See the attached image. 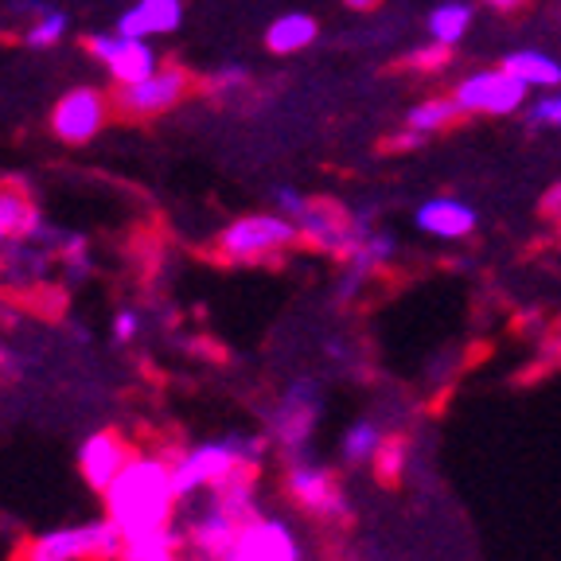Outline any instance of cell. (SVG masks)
Masks as SVG:
<instances>
[{
	"label": "cell",
	"instance_id": "27",
	"mask_svg": "<svg viewBox=\"0 0 561 561\" xmlns=\"http://www.w3.org/2000/svg\"><path fill=\"white\" fill-rule=\"evenodd\" d=\"M245 87H250V70L238 67V62H227V67H219L207 82H203V90H207V94H215V98L242 94Z\"/></svg>",
	"mask_w": 561,
	"mask_h": 561
},
{
	"label": "cell",
	"instance_id": "18",
	"mask_svg": "<svg viewBox=\"0 0 561 561\" xmlns=\"http://www.w3.org/2000/svg\"><path fill=\"white\" fill-rule=\"evenodd\" d=\"M187 558V535L184 526H160L145 535H129L122 546V561H184Z\"/></svg>",
	"mask_w": 561,
	"mask_h": 561
},
{
	"label": "cell",
	"instance_id": "32",
	"mask_svg": "<svg viewBox=\"0 0 561 561\" xmlns=\"http://www.w3.org/2000/svg\"><path fill=\"white\" fill-rule=\"evenodd\" d=\"M491 12H503V16H511V12H523L530 0H483Z\"/></svg>",
	"mask_w": 561,
	"mask_h": 561
},
{
	"label": "cell",
	"instance_id": "1",
	"mask_svg": "<svg viewBox=\"0 0 561 561\" xmlns=\"http://www.w3.org/2000/svg\"><path fill=\"white\" fill-rule=\"evenodd\" d=\"M102 503L105 518L125 538L172 526L175 511L184 507L180 488H175L172 448H152V453H140L137 448V456L122 468V476L102 491Z\"/></svg>",
	"mask_w": 561,
	"mask_h": 561
},
{
	"label": "cell",
	"instance_id": "13",
	"mask_svg": "<svg viewBox=\"0 0 561 561\" xmlns=\"http://www.w3.org/2000/svg\"><path fill=\"white\" fill-rule=\"evenodd\" d=\"M394 257H398V238L390 234V230H370V234L363 238L355 250H351L347 262H343L335 300H340V305H351V300L359 297V293L367 289L378 273L390 270V262H394Z\"/></svg>",
	"mask_w": 561,
	"mask_h": 561
},
{
	"label": "cell",
	"instance_id": "2",
	"mask_svg": "<svg viewBox=\"0 0 561 561\" xmlns=\"http://www.w3.org/2000/svg\"><path fill=\"white\" fill-rule=\"evenodd\" d=\"M270 448L273 440L265 433H230V437L219 440H199V445L172 448L180 500L192 503L199 495H207V491L222 488L242 468H262L270 460Z\"/></svg>",
	"mask_w": 561,
	"mask_h": 561
},
{
	"label": "cell",
	"instance_id": "31",
	"mask_svg": "<svg viewBox=\"0 0 561 561\" xmlns=\"http://www.w3.org/2000/svg\"><path fill=\"white\" fill-rule=\"evenodd\" d=\"M425 140L430 137H421V133H413V129H398V137L390 140V149H398V152H413V149H421V145H425Z\"/></svg>",
	"mask_w": 561,
	"mask_h": 561
},
{
	"label": "cell",
	"instance_id": "20",
	"mask_svg": "<svg viewBox=\"0 0 561 561\" xmlns=\"http://www.w3.org/2000/svg\"><path fill=\"white\" fill-rule=\"evenodd\" d=\"M465 122V110L456 105L453 94H430L421 98V102H413L410 110H405V129L421 133V137H437V133H448L456 129V125Z\"/></svg>",
	"mask_w": 561,
	"mask_h": 561
},
{
	"label": "cell",
	"instance_id": "25",
	"mask_svg": "<svg viewBox=\"0 0 561 561\" xmlns=\"http://www.w3.org/2000/svg\"><path fill=\"white\" fill-rule=\"evenodd\" d=\"M405 456H410V440L402 437V433H386V440H382V448H378V456H375V476L386 483V488H394L398 480H402V472H405Z\"/></svg>",
	"mask_w": 561,
	"mask_h": 561
},
{
	"label": "cell",
	"instance_id": "4",
	"mask_svg": "<svg viewBox=\"0 0 561 561\" xmlns=\"http://www.w3.org/2000/svg\"><path fill=\"white\" fill-rule=\"evenodd\" d=\"M122 546L125 535L102 515L24 538L12 561H122Z\"/></svg>",
	"mask_w": 561,
	"mask_h": 561
},
{
	"label": "cell",
	"instance_id": "24",
	"mask_svg": "<svg viewBox=\"0 0 561 561\" xmlns=\"http://www.w3.org/2000/svg\"><path fill=\"white\" fill-rule=\"evenodd\" d=\"M70 32V16L62 9H39L35 12V20L24 27V44L32 47V51H51V47H59L62 39H67Z\"/></svg>",
	"mask_w": 561,
	"mask_h": 561
},
{
	"label": "cell",
	"instance_id": "11",
	"mask_svg": "<svg viewBox=\"0 0 561 561\" xmlns=\"http://www.w3.org/2000/svg\"><path fill=\"white\" fill-rule=\"evenodd\" d=\"M114 117V94L102 87H70L51 105V133L62 145H90Z\"/></svg>",
	"mask_w": 561,
	"mask_h": 561
},
{
	"label": "cell",
	"instance_id": "16",
	"mask_svg": "<svg viewBox=\"0 0 561 561\" xmlns=\"http://www.w3.org/2000/svg\"><path fill=\"white\" fill-rule=\"evenodd\" d=\"M184 24V0H137L117 16V32L137 35V39H157L172 35Z\"/></svg>",
	"mask_w": 561,
	"mask_h": 561
},
{
	"label": "cell",
	"instance_id": "10",
	"mask_svg": "<svg viewBox=\"0 0 561 561\" xmlns=\"http://www.w3.org/2000/svg\"><path fill=\"white\" fill-rule=\"evenodd\" d=\"M87 55L98 62V67L110 75L114 87H129V82L149 79L152 70L160 67V51L152 47V39H137V35H122L114 32H94L87 35Z\"/></svg>",
	"mask_w": 561,
	"mask_h": 561
},
{
	"label": "cell",
	"instance_id": "23",
	"mask_svg": "<svg viewBox=\"0 0 561 561\" xmlns=\"http://www.w3.org/2000/svg\"><path fill=\"white\" fill-rule=\"evenodd\" d=\"M382 440H386L382 421H375V417L351 421L347 430H343V437H340V460L347 468L375 465V456H378V448H382Z\"/></svg>",
	"mask_w": 561,
	"mask_h": 561
},
{
	"label": "cell",
	"instance_id": "9",
	"mask_svg": "<svg viewBox=\"0 0 561 561\" xmlns=\"http://www.w3.org/2000/svg\"><path fill=\"white\" fill-rule=\"evenodd\" d=\"M526 94L530 90L503 67L472 70L453 87V98L465 110V117H515L526 110Z\"/></svg>",
	"mask_w": 561,
	"mask_h": 561
},
{
	"label": "cell",
	"instance_id": "7",
	"mask_svg": "<svg viewBox=\"0 0 561 561\" xmlns=\"http://www.w3.org/2000/svg\"><path fill=\"white\" fill-rule=\"evenodd\" d=\"M324 417V386L316 378H293L285 390H280L277 405L270 413V433L265 437L277 445V453L285 460L293 456H305L312 448L316 425Z\"/></svg>",
	"mask_w": 561,
	"mask_h": 561
},
{
	"label": "cell",
	"instance_id": "17",
	"mask_svg": "<svg viewBox=\"0 0 561 561\" xmlns=\"http://www.w3.org/2000/svg\"><path fill=\"white\" fill-rule=\"evenodd\" d=\"M44 227L47 222L27 195V187L0 180V250H9L16 238H35Z\"/></svg>",
	"mask_w": 561,
	"mask_h": 561
},
{
	"label": "cell",
	"instance_id": "28",
	"mask_svg": "<svg viewBox=\"0 0 561 561\" xmlns=\"http://www.w3.org/2000/svg\"><path fill=\"white\" fill-rule=\"evenodd\" d=\"M448 62H453V51L440 44H425V47H413L410 55L402 59L405 70H417V75H437V70H445Z\"/></svg>",
	"mask_w": 561,
	"mask_h": 561
},
{
	"label": "cell",
	"instance_id": "22",
	"mask_svg": "<svg viewBox=\"0 0 561 561\" xmlns=\"http://www.w3.org/2000/svg\"><path fill=\"white\" fill-rule=\"evenodd\" d=\"M472 20H476V12L468 0H445V4H437V9L425 16L430 44H440V47H448V51H456V47L468 39V32H472Z\"/></svg>",
	"mask_w": 561,
	"mask_h": 561
},
{
	"label": "cell",
	"instance_id": "29",
	"mask_svg": "<svg viewBox=\"0 0 561 561\" xmlns=\"http://www.w3.org/2000/svg\"><path fill=\"white\" fill-rule=\"evenodd\" d=\"M308 199H312V195H305V192H297V187H273V210H277V215H285V219H293L297 222L300 215H305V207H308Z\"/></svg>",
	"mask_w": 561,
	"mask_h": 561
},
{
	"label": "cell",
	"instance_id": "5",
	"mask_svg": "<svg viewBox=\"0 0 561 561\" xmlns=\"http://www.w3.org/2000/svg\"><path fill=\"white\" fill-rule=\"evenodd\" d=\"M300 245L312 254H328L335 262H347L351 250L375 230L367 210H351L347 203L328 199V195H312L305 215L297 219Z\"/></svg>",
	"mask_w": 561,
	"mask_h": 561
},
{
	"label": "cell",
	"instance_id": "30",
	"mask_svg": "<svg viewBox=\"0 0 561 561\" xmlns=\"http://www.w3.org/2000/svg\"><path fill=\"white\" fill-rule=\"evenodd\" d=\"M140 335V312L137 308H117L114 316V340L117 343H133Z\"/></svg>",
	"mask_w": 561,
	"mask_h": 561
},
{
	"label": "cell",
	"instance_id": "19",
	"mask_svg": "<svg viewBox=\"0 0 561 561\" xmlns=\"http://www.w3.org/2000/svg\"><path fill=\"white\" fill-rule=\"evenodd\" d=\"M503 70L515 75L526 90H558L561 87V59L538 47H518L503 59Z\"/></svg>",
	"mask_w": 561,
	"mask_h": 561
},
{
	"label": "cell",
	"instance_id": "12",
	"mask_svg": "<svg viewBox=\"0 0 561 561\" xmlns=\"http://www.w3.org/2000/svg\"><path fill=\"white\" fill-rule=\"evenodd\" d=\"M230 561H305V542L280 515H254L238 530Z\"/></svg>",
	"mask_w": 561,
	"mask_h": 561
},
{
	"label": "cell",
	"instance_id": "15",
	"mask_svg": "<svg viewBox=\"0 0 561 561\" xmlns=\"http://www.w3.org/2000/svg\"><path fill=\"white\" fill-rule=\"evenodd\" d=\"M413 227L421 234L440 238V242H465L480 227V215H476L472 203L456 199V195H433L413 210Z\"/></svg>",
	"mask_w": 561,
	"mask_h": 561
},
{
	"label": "cell",
	"instance_id": "6",
	"mask_svg": "<svg viewBox=\"0 0 561 561\" xmlns=\"http://www.w3.org/2000/svg\"><path fill=\"white\" fill-rule=\"evenodd\" d=\"M280 491H285V500L293 503L297 511H305L308 518L316 523H347L351 518V503H347V491H343L340 476L332 472L328 465L312 460V456H293L285 460V476H280Z\"/></svg>",
	"mask_w": 561,
	"mask_h": 561
},
{
	"label": "cell",
	"instance_id": "33",
	"mask_svg": "<svg viewBox=\"0 0 561 561\" xmlns=\"http://www.w3.org/2000/svg\"><path fill=\"white\" fill-rule=\"evenodd\" d=\"M343 4H347L351 12H370V9H378L382 0H343Z\"/></svg>",
	"mask_w": 561,
	"mask_h": 561
},
{
	"label": "cell",
	"instance_id": "3",
	"mask_svg": "<svg viewBox=\"0 0 561 561\" xmlns=\"http://www.w3.org/2000/svg\"><path fill=\"white\" fill-rule=\"evenodd\" d=\"M300 245V230L277 210H250L215 234V257L227 265H273Z\"/></svg>",
	"mask_w": 561,
	"mask_h": 561
},
{
	"label": "cell",
	"instance_id": "14",
	"mask_svg": "<svg viewBox=\"0 0 561 561\" xmlns=\"http://www.w3.org/2000/svg\"><path fill=\"white\" fill-rule=\"evenodd\" d=\"M133 456H137V448L122 430H98L79 445V476L94 491H105Z\"/></svg>",
	"mask_w": 561,
	"mask_h": 561
},
{
	"label": "cell",
	"instance_id": "8",
	"mask_svg": "<svg viewBox=\"0 0 561 561\" xmlns=\"http://www.w3.org/2000/svg\"><path fill=\"white\" fill-rule=\"evenodd\" d=\"M195 75L180 62H160L149 79L114 87V114L125 122H152V117L172 114L175 105H184L195 94Z\"/></svg>",
	"mask_w": 561,
	"mask_h": 561
},
{
	"label": "cell",
	"instance_id": "26",
	"mask_svg": "<svg viewBox=\"0 0 561 561\" xmlns=\"http://www.w3.org/2000/svg\"><path fill=\"white\" fill-rule=\"evenodd\" d=\"M523 125L526 129H553L561 133V87L553 90V94H542L535 98V102H526L523 110Z\"/></svg>",
	"mask_w": 561,
	"mask_h": 561
},
{
	"label": "cell",
	"instance_id": "21",
	"mask_svg": "<svg viewBox=\"0 0 561 561\" xmlns=\"http://www.w3.org/2000/svg\"><path fill=\"white\" fill-rule=\"evenodd\" d=\"M320 35V24L308 12H285L277 16L270 27H265V51L270 55H300L316 44Z\"/></svg>",
	"mask_w": 561,
	"mask_h": 561
}]
</instances>
